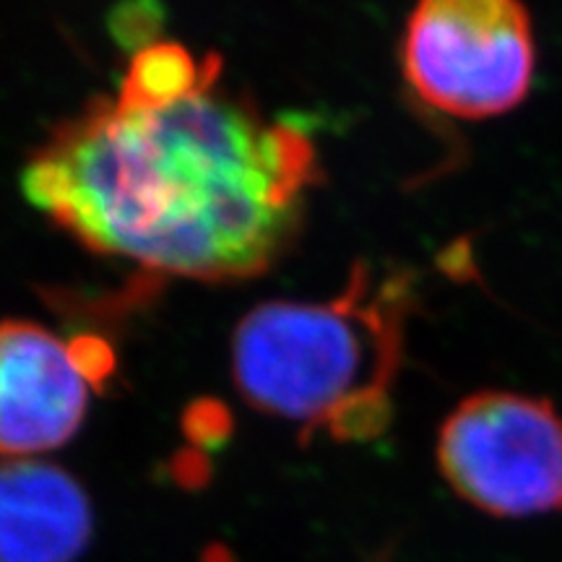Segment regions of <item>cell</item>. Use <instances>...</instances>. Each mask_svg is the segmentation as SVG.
I'll list each match as a JSON object with an SVG mask.
<instances>
[{
	"instance_id": "6da1fadb",
	"label": "cell",
	"mask_w": 562,
	"mask_h": 562,
	"mask_svg": "<svg viewBox=\"0 0 562 562\" xmlns=\"http://www.w3.org/2000/svg\"><path fill=\"white\" fill-rule=\"evenodd\" d=\"M313 175L305 133L206 89L154 110L94 104L30 161L21 188L91 250L214 281L269 269Z\"/></svg>"
},
{
	"instance_id": "7a4b0ae2",
	"label": "cell",
	"mask_w": 562,
	"mask_h": 562,
	"mask_svg": "<svg viewBox=\"0 0 562 562\" xmlns=\"http://www.w3.org/2000/svg\"><path fill=\"white\" fill-rule=\"evenodd\" d=\"M409 284H372L357 266L331 302H266L232 341L235 383L252 406L339 440L378 438L391 422Z\"/></svg>"
},
{
	"instance_id": "3957f363",
	"label": "cell",
	"mask_w": 562,
	"mask_h": 562,
	"mask_svg": "<svg viewBox=\"0 0 562 562\" xmlns=\"http://www.w3.org/2000/svg\"><path fill=\"white\" fill-rule=\"evenodd\" d=\"M402 66L435 110L472 121L503 115L533 81L529 11L513 0H427L406 21Z\"/></svg>"
},
{
	"instance_id": "277c9868",
	"label": "cell",
	"mask_w": 562,
	"mask_h": 562,
	"mask_svg": "<svg viewBox=\"0 0 562 562\" xmlns=\"http://www.w3.org/2000/svg\"><path fill=\"white\" fill-rule=\"evenodd\" d=\"M438 463L456 495L490 516L560 510L562 414L524 393H474L440 427Z\"/></svg>"
},
{
	"instance_id": "5b68a950",
	"label": "cell",
	"mask_w": 562,
	"mask_h": 562,
	"mask_svg": "<svg viewBox=\"0 0 562 562\" xmlns=\"http://www.w3.org/2000/svg\"><path fill=\"white\" fill-rule=\"evenodd\" d=\"M89 381L66 341L26 321L0 323V456L37 459L79 432Z\"/></svg>"
},
{
	"instance_id": "8992f818",
	"label": "cell",
	"mask_w": 562,
	"mask_h": 562,
	"mask_svg": "<svg viewBox=\"0 0 562 562\" xmlns=\"http://www.w3.org/2000/svg\"><path fill=\"white\" fill-rule=\"evenodd\" d=\"M91 533L89 495L66 469L0 459V562H76Z\"/></svg>"
},
{
	"instance_id": "52a82bcc",
	"label": "cell",
	"mask_w": 562,
	"mask_h": 562,
	"mask_svg": "<svg viewBox=\"0 0 562 562\" xmlns=\"http://www.w3.org/2000/svg\"><path fill=\"white\" fill-rule=\"evenodd\" d=\"M222 74L220 58L195 60L191 53L175 42H157L136 53L121 87L117 104L136 110L167 108L199 91L214 89Z\"/></svg>"
},
{
	"instance_id": "ba28073f",
	"label": "cell",
	"mask_w": 562,
	"mask_h": 562,
	"mask_svg": "<svg viewBox=\"0 0 562 562\" xmlns=\"http://www.w3.org/2000/svg\"><path fill=\"white\" fill-rule=\"evenodd\" d=\"M161 9L151 3H136V5H121L110 16V30L115 40L125 47L140 53L146 47L157 45V32L161 26Z\"/></svg>"
},
{
	"instance_id": "9c48e42d",
	"label": "cell",
	"mask_w": 562,
	"mask_h": 562,
	"mask_svg": "<svg viewBox=\"0 0 562 562\" xmlns=\"http://www.w3.org/2000/svg\"><path fill=\"white\" fill-rule=\"evenodd\" d=\"M182 430L195 446L201 448H216L229 438L232 419L224 404L214 402V398H201L188 406L186 419H182Z\"/></svg>"
},
{
	"instance_id": "30bf717a",
	"label": "cell",
	"mask_w": 562,
	"mask_h": 562,
	"mask_svg": "<svg viewBox=\"0 0 562 562\" xmlns=\"http://www.w3.org/2000/svg\"><path fill=\"white\" fill-rule=\"evenodd\" d=\"M68 349L76 368L87 378L91 389H100L115 372V355H112L110 344L100 336H79V339L68 341Z\"/></svg>"
},
{
	"instance_id": "8fae6325",
	"label": "cell",
	"mask_w": 562,
	"mask_h": 562,
	"mask_svg": "<svg viewBox=\"0 0 562 562\" xmlns=\"http://www.w3.org/2000/svg\"><path fill=\"white\" fill-rule=\"evenodd\" d=\"M201 562H235V558H232V552L227 550V547L209 544L206 550H203Z\"/></svg>"
}]
</instances>
